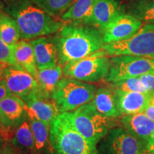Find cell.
Masks as SVG:
<instances>
[{"label":"cell","mask_w":154,"mask_h":154,"mask_svg":"<svg viewBox=\"0 0 154 154\" xmlns=\"http://www.w3.org/2000/svg\"><path fill=\"white\" fill-rule=\"evenodd\" d=\"M56 34L58 63L61 66L88 57L104 45L101 31L86 24L69 23Z\"/></svg>","instance_id":"cell-1"},{"label":"cell","mask_w":154,"mask_h":154,"mask_svg":"<svg viewBox=\"0 0 154 154\" xmlns=\"http://www.w3.org/2000/svg\"><path fill=\"white\" fill-rule=\"evenodd\" d=\"M2 9L15 19L23 40L55 34L64 26L61 21L50 15L32 0L9 2Z\"/></svg>","instance_id":"cell-2"},{"label":"cell","mask_w":154,"mask_h":154,"mask_svg":"<svg viewBox=\"0 0 154 154\" xmlns=\"http://www.w3.org/2000/svg\"><path fill=\"white\" fill-rule=\"evenodd\" d=\"M50 142L56 154H99L96 146L75 129L66 113L50 123Z\"/></svg>","instance_id":"cell-3"},{"label":"cell","mask_w":154,"mask_h":154,"mask_svg":"<svg viewBox=\"0 0 154 154\" xmlns=\"http://www.w3.org/2000/svg\"><path fill=\"white\" fill-rule=\"evenodd\" d=\"M66 115L75 129L96 146L116 126L114 119L100 113L91 102Z\"/></svg>","instance_id":"cell-4"},{"label":"cell","mask_w":154,"mask_h":154,"mask_svg":"<svg viewBox=\"0 0 154 154\" xmlns=\"http://www.w3.org/2000/svg\"><path fill=\"white\" fill-rule=\"evenodd\" d=\"M97 88L91 83L64 77L58 83L52 99L59 112H72L94 99Z\"/></svg>","instance_id":"cell-5"},{"label":"cell","mask_w":154,"mask_h":154,"mask_svg":"<svg viewBox=\"0 0 154 154\" xmlns=\"http://www.w3.org/2000/svg\"><path fill=\"white\" fill-rule=\"evenodd\" d=\"M110 58L106 51L101 49L82 59L73 61L63 66L66 77L87 83L105 80L109 74Z\"/></svg>","instance_id":"cell-6"},{"label":"cell","mask_w":154,"mask_h":154,"mask_svg":"<svg viewBox=\"0 0 154 154\" xmlns=\"http://www.w3.org/2000/svg\"><path fill=\"white\" fill-rule=\"evenodd\" d=\"M102 49L109 57L130 55L154 59V25L143 24L130 38L105 44Z\"/></svg>","instance_id":"cell-7"},{"label":"cell","mask_w":154,"mask_h":154,"mask_svg":"<svg viewBox=\"0 0 154 154\" xmlns=\"http://www.w3.org/2000/svg\"><path fill=\"white\" fill-rule=\"evenodd\" d=\"M110 61V71L104 80L107 83L154 74V59L151 58L122 55L111 57Z\"/></svg>","instance_id":"cell-8"},{"label":"cell","mask_w":154,"mask_h":154,"mask_svg":"<svg viewBox=\"0 0 154 154\" xmlns=\"http://www.w3.org/2000/svg\"><path fill=\"white\" fill-rule=\"evenodd\" d=\"M103 154H139L146 150V143L126 132L121 127H113L103 137Z\"/></svg>","instance_id":"cell-9"},{"label":"cell","mask_w":154,"mask_h":154,"mask_svg":"<svg viewBox=\"0 0 154 154\" xmlns=\"http://www.w3.org/2000/svg\"><path fill=\"white\" fill-rule=\"evenodd\" d=\"M26 107L25 102L13 94L0 102L1 136L5 140L11 139L15 128L26 114Z\"/></svg>","instance_id":"cell-10"},{"label":"cell","mask_w":154,"mask_h":154,"mask_svg":"<svg viewBox=\"0 0 154 154\" xmlns=\"http://www.w3.org/2000/svg\"><path fill=\"white\" fill-rule=\"evenodd\" d=\"M1 79L5 83L11 94L18 96L23 101L38 91L36 79L23 69L6 65Z\"/></svg>","instance_id":"cell-11"},{"label":"cell","mask_w":154,"mask_h":154,"mask_svg":"<svg viewBox=\"0 0 154 154\" xmlns=\"http://www.w3.org/2000/svg\"><path fill=\"white\" fill-rule=\"evenodd\" d=\"M143 22L130 14H121L101 30L103 43L121 41L130 38L141 27Z\"/></svg>","instance_id":"cell-12"},{"label":"cell","mask_w":154,"mask_h":154,"mask_svg":"<svg viewBox=\"0 0 154 154\" xmlns=\"http://www.w3.org/2000/svg\"><path fill=\"white\" fill-rule=\"evenodd\" d=\"M34 48L38 69L51 68L59 64L57 42L54 36H40L30 40Z\"/></svg>","instance_id":"cell-13"},{"label":"cell","mask_w":154,"mask_h":154,"mask_svg":"<svg viewBox=\"0 0 154 154\" xmlns=\"http://www.w3.org/2000/svg\"><path fill=\"white\" fill-rule=\"evenodd\" d=\"M119 123L126 132L142 140L146 145L150 136L154 131V121L143 112L121 116Z\"/></svg>","instance_id":"cell-14"},{"label":"cell","mask_w":154,"mask_h":154,"mask_svg":"<svg viewBox=\"0 0 154 154\" xmlns=\"http://www.w3.org/2000/svg\"><path fill=\"white\" fill-rule=\"evenodd\" d=\"M113 92L117 107L121 116L144 112L153 97L151 94L140 92H126L117 90H113Z\"/></svg>","instance_id":"cell-15"},{"label":"cell","mask_w":154,"mask_h":154,"mask_svg":"<svg viewBox=\"0 0 154 154\" xmlns=\"http://www.w3.org/2000/svg\"><path fill=\"white\" fill-rule=\"evenodd\" d=\"M24 101L36 118L47 124H50L61 113L52 98L40 96L37 92L32 94Z\"/></svg>","instance_id":"cell-16"},{"label":"cell","mask_w":154,"mask_h":154,"mask_svg":"<svg viewBox=\"0 0 154 154\" xmlns=\"http://www.w3.org/2000/svg\"><path fill=\"white\" fill-rule=\"evenodd\" d=\"M26 111L33 132L34 146L32 154H51L55 153L50 142V124L36 118L27 107Z\"/></svg>","instance_id":"cell-17"},{"label":"cell","mask_w":154,"mask_h":154,"mask_svg":"<svg viewBox=\"0 0 154 154\" xmlns=\"http://www.w3.org/2000/svg\"><path fill=\"white\" fill-rule=\"evenodd\" d=\"M119 14V5L116 0H96L87 25L101 31Z\"/></svg>","instance_id":"cell-18"},{"label":"cell","mask_w":154,"mask_h":154,"mask_svg":"<svg viewBox=\"0 0 154 154\" xmlns=\"http://www.w3.org/2000/svg\"><path fill=\"white\" fill-rule=\"evenodd\" d=\"M63 74V68L59 64L51 68L39 69L36 79L38 84L37 94L44 97L52 98Z\"/></svg>","instance_id":"cell-19"},{"label":"cell","mask_w":154,"mask_h":154,"mask_svg":"<svg viewBox=\"0 0 154 154\" xmlns=\"http://www.w3.org/2000/svg\"><path fill=\"white\" fill-rule=\"evenodd\" d=\"M11 144L24 154L32 153L34 137L27 113L15 128L11 138Z\"/></svg>","instance_id":"cell-20"},{"label":"cell","mask_w":154,"mask_h":154,"mask_svg":"<svg viewBox=\"0 0 154 154\" xmlns=\"http://www.w3.org/2000/svg\"><path fill=\"white\" fill-rule=\"evenodd\" d=\"M13 51L15 60L19 66L36 79L38 69L33 46L31 42L26 40H19L13 46Z\"/></svg>","instance_id":"cell-21"},{"label":"cell","mask_w":154,"mask_h":154,"mask_svg":"<svg viewBox=\"0 0 154 154\" xmlns=\"http://www.w3.org/2000/svg\"><path fill=\"white\" fill-rule=\"evenodd\" d=\"M91 103L106 116L113 119L121 116L116 105L114 92L109 86L98 88Z\"/></svg>","instance_id":"cell-22"},{"label":"cell","mask_w":154,"mask_h":154,"mask_svg":"<svg viewBox=\"0 0 154 154\" xmlns=\"http://www.w3.org/2000/svg\"><path fill=\"white\" fill-rule=\"evenodd\" d=\"M95 2L96 0H75L71 7L61 15V19L69 24L87 25Z\"/></svg>","instance_id":"cell-23"},{"label":"cell","mask_w":154,"mask_h":154,"mask_svg":"<svg viewBox=\"0 0 154 154\" xmlns=\"http://www.w3.org/2000/svg\"><path fill=\"white\" fill-rule=\"evenodd\" d=\"M0 37L9 46H14L21 38L17 22L3 9L0 10Z\"/></svg>","instance_id":"cell-24"},{"label":"cell","mask_w":154,"mask_h":154,"mask_svg":"<svg viewBox=\"0 0 154 154\" xmlns=\"http://www.w3.org/2000/svg\"><path fill=\"white\" fill-rule=\"evenodd\" d=\"M53 17L62 15L75 0H32Z\"/></svg>","instance_id":"cell-25"},{"label":"cell","mask_w":154,"mask_h":154,"mask_svg":"<svg viewBox=\"0 0 154 154\" xmlns=\"http://www.w3.org/2000/svg\"><path fill=\"white\" fill-rule=\"evenodd\" d=\"M133 14L142 22L154 25V0H140L134 7Z\"/></svg>","instance_id":"cell-26"},{"label":"cell","mask_w":154,"mask_h":154,"mask_svg":"<svg viewBox=\"0 0 154 154\" xmlns=\"http://www.w3.org/2000/svg\"><path fill=\"white\" fill-rule=\"evenodd\" d=\"M109 86L111 88H113V90H117V91L150 94L147 88L141 82L139 77H132V78L109 83Z\"/></svg>","instance_id":"cell-27"},{"label":"cell","mask_w":154,"mask_h":154,"mask_svg":"<svg viewBox=\"0 0 154 154\" xmlns=\"http://www.w3.org/2000/svg\"><path fill=\"white\" fill-rule=\"evenodd\" d=\"M0 62L5 65H9L17 68L22 69L17 63L13 51V46L6 44L0 37Z\"/></svg>","instance_id":"cell-28"},{"label":"cell","mask_w":154,"mask_h":154,"mask_svg":"<svg viewBox=\"0 0 154 154\" xmlns=\"http://www.w3.org/2000/svg\"><path fill=\"white\" fill-rule=\"evenodd\" d=\"M139 78L149 93L154 96V74H146Z\"/></svg>","instance_id":"cell-29"},{"label":"cell","mask_w":154,"mask_h":154,"mask_svg":"<svg viewBox=\"0 0 154 154\" xmlns=\"http://www.w3.org/2000/svg\"><path fill=\"white\" fill-rule=\"evenodd\" d=\"M10 94H11L6 86L5 83L2 79H0V102Z\"/></svg>","instance_id":"cell-30"},{"label":"cell","mask_w":154,"mask_h":154,"mask_svg":"<svg viewBox=\"0 0 154 154\" xmlns=\"http://www.w3.org/2000/svg\"><path fill=\"white\" fill-rule=\"evenodd\" d=\"M4 154H24L22 151L17 149L11 143H6Z\"/></svg>","instance_id":"cell-31"},{"label":"cell","mask_w":154,"mask_h":154,"mask_svg":"<svg viewBox=\"0 0 154 154\" xmlns=\"http://www.w3.org/2000/svg\"><path fill=\"white\" fill-rule=\"evenodd\" d=\"M146 148L147 151L152 153H154V131L152 133L147 142H146Z\"/></svg>","instance_id":"cell-32"},{"label":"cell","mask_w":154,"mask_h":154,"mask_svg":"<svg viewBox=\"0 0 154 154\" xmlns=\"http://www.w3.org/2000/svg\"><path fill=\"white\" fill-rule=\"evenodd\" d=\"M144 113L150 119L154 121V104L150 101L149 105L146 108V110L144 111Z\"/></svg>","instance_id":"cell-33"},{"label":"cell","mask_w":154,"mask_h":154,"mask_svg":"<svg viewBox=\"0 0 154 154\" xmlns=\"http://www.w3.org/2000/svg\"><path fill=\"white\" fill-rule=\"evenodd\" d=\"M4 139H0V154H4L5 153V145Z\"/></svg>","instance_id":"cell-34"},{"label":"cell","mask_w":154,"mask_h":154,"mask_svg":"<svg viewBox=\"0 0 154 154\" xmlns=\"http://www.w3.org/2000/svg\"><path fill=\"white\" fill-rule=\"evenodd\" d=\"M4 63L2 62H0V79H2V74H3V70H4Z\"/></svg>","instance_id":"cell-35"},{"label":"cell","mask_w":154,"mask_h":154,"mask_svg":"<svg viewBox=\"0 0 154 154\" xmlns=\"http://www.w3.org/2000/svg\"><path fill=\"white\" fill-rule=\"evenodd\" d=\"M139 154H154V153H151V152H149V151H147V150H145V151L141 152V153H140Z\"/></svg>","instance_id":"cell-36"},{"label":"cell","mask_w":154,"mask_h":154,"mask_svg":"<svg viewBox=\"0 0 154 154\" xmlns=\"http://www.w3.org/2000/svg\"><path fill=\"white\" fill-rule=\"evenodd\" d=\"M7 1V2H11V1H15V0H6Z\"/></svg>","instance_id":"cell-37"},{"label":"cell","mask_w":154,"mask_h":154,"mask_svg":"<svg viewBox=\"0 0 154 154\" xmlns=\"http://www.w3.org/2000/svg\"><path fill=\"white\" fill-rule=\"evenodd\" d=\"M2 5H0V10H1V9H2Z\"/></svg>","instance_id":"cell-38"},{"label":"cell","mask_w":154,"mask_h":154,"mask_svg":"<svg viewBox=\"0 0 154 154\" xmlns=\"http://www.w3.org/2000/svg\"><path fill=\"white\" fill-rule=\"evenodd\" d=\"M0 134H1V123H0Z\"/></svg>","instance_id":"cell-39"},{"label":"cell","mask_w":154,"mask_h":154,"mask_svg":"<svg viewBox=\"0 0 154 154\" xmlns=\"http://www.w3.org/2000/svg\"><path fill=\"white\" fill-rule=\"evenodd\" d=\"M51 154H56L55 153H51Z\"/></svg>","instance_id":"cell-40"},{"label":"cell","mask_w":154,"mask_h":154,"mask_svg":"<svg viewBox=\"0 0 154 154\" xmlns=\"http://www.w3.org/2000/svg\"><path fill=\"white\" fill-rule=\"evenodd\" d=\"M0 136H1V134H0Z\"/></svg>","instance_id":"cell-41"}]
</instances>
